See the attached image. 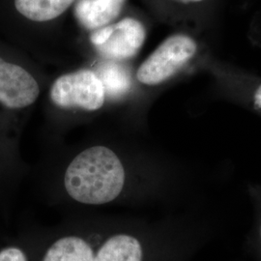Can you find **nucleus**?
<instances>
[{
    "label": "nucleus",
    "mask_w": 261,
    "mask_h": 261,
    "mask_svg": "<svg viewBox=\"0 0 261 261\" xmlns=\"http://www.w3.org/2000/svg\"><path fill=\"white\" fill-rule=\"evenodd\" d=\"M37 232L36 261H181L186 252L185 228L175 221L81 211Z\"/></svg>",
    "instance_id": "nucleus-1"
},
{
    "label": "nucleus",
    "mask_w": 261,
    "mask_h": 261,
    "mask_svg": "<svg viewBox=\"0 0 261 261\" xmlns=\"http://www.w3.org/2000/svg\"><path fill=\"white\" fill-rule=\"evenodd\" d=\"M137 199L121 156L109 146L93 145L80 151L68 163L50 203L90 210L122 207Z\"/></svg>",
    "instance_id": "nucleus-2"
},
{
    "label": "nucleus",
    "mask_w": 261,
    "mask_h": 261,
    "mask_svg": "<svg viewBox=\"0 0 261 261\" xmlns=\"http://www.w3.org/2000/svg\"><path fill=\"white\" fill-rule=\"evenodd\" d=\"M196 41L185 34L166 39L140 66L137 79L140 84L155 86L167 82L196 56Z\"/></svg>",
    "instance_id": "nucleus-3"
},
{
    "label": "nucleus",
    "mask_w": 261,
    "mask_h": 261,
    "mask_svg": "<svg viewBox=\"0 0 261 261\" xmlns=\"http://www.w3.org/2000/svg\"><path fill=\"white\" fill-rule=\"evenodd\" d=\"M51 102L62 109L97 111L105 103L103 85L90 70H79L59 76L50 87Z\"/></svg>",
    "instance_id": "nucleus-4"
},
{
    "label": "nucleus",
    "mask_w": 261,
    "mask_h": 261,
    "mask_svg": "<svg viewBox=\"0 0 261 261\" xmlns=\"http://www.w3.org/2000/svg\"><path fill=\"white\" fill-rule=\"evenodd\" d=\"M145 38L146 30L140 20L126 18L94 30L90 42L105 58L124 60L130 59L140 51Z\"/></svg>",
    "instance_id": "nucleus-5"
},
{
    "label": "nucleus",
    "mask_w": 261,
    "mask_h": 261,
    "mask_svg": "<svg viewBox=\"0 0 261 261\" xmlns=\"http://www.w3.org/2000/svg\"><path fill=\"white\" fill-rule=\"evenodd\" d=\"M40 86L33 75L21 66L0 57V103L9 110H21L34 103Z\"/></svg>",
    "instance_id": "nucleus-6"
},
{
    "label": "nucleus",
    "mask_w": 261,
    "mask_h": 261,
    "mask_svg": "<svg viewBox=\"0 0 261 261\" xmlns=\"http://www.w3.org/2000/svg\"><path fill=\"white\" fill-rule=\"evenodd\" d=\"M126 0H80L75 7L79 22L88 30L109 25L116 19Z\"/></svg>",
    "instance_id": "nucleus-7"
},
{
    "label": "nucleus",
    "mask_w": 261,
    "mask_h": 261,
    "mask_svg": "<svg viewBox=\"0 0 261 261\" xmlns=\"http://www.w3.org/2000/svg\"><path fill=\"white\" fill-rule=\"evenodd\" d=\"M37 227H30L0 245V261H36Z\"/></svg>",
    "instance_id": "nucleus-8"
},
{
    "label": "nucleus",
    "mask_w": 261,
    "mask_h": 261,
    "mask_svg": "<svg viewBox=\"0 0 261 261\" xmlns=\"http://www.w3.org/2000/svg\"><path fill=\"white\" fill-rule=\"evenodd\" d=\"M74 0H15V7L20 15L33 21H48L58 18Z\"/></svg>",
    "instance_id": "nucleus-9"
},
{
    "label": "nucleus",
    "mask_w": 261,
    "mask_h": 261,
    "mask_svg": "<svg viewBox=\"0 0 261 261\" xmlns=\"http://www.w3.org/2000/svg\"><path fill=\"white\" fill-rule=\"evenodd\" d=\"M98 76L103 84L105 93L113 98L121 97L130 88V75L120 65L106 64L101 68Z\"/></svg>",
    "instance_id": "nucleus-10"
},
{
    "label": "nucleus",
    "mask_w": 261,
    "mask_h": 261,
    "mask_svg": "<svg viewBox=\"0 0 261 261\" xmlns=\"http://www.w3.org/2000/svg\"><path fill=\"white\" fill-rule=\"evenodd\" d=\"M254 103L261 111V84L257 87L254 93Z\"/></svg>",
    "instance_id": "nucleus-11"
},
{
    "label": "nucleus",
    "mask_w": 261,
    "mask_h": 261,
    "mask_svg": "<svg viewBox=\"0 0 261 261\" xmlns=\"http://www.w3.org/2000/svg\"><path fill=\"white\" fill-rule=\"evenodd\" d=\"M179 2H183V3H196V2H201L204 0H176Z\"/></svg>",
    "instance_id": "nucleus-12"
},
{
    "label": "nucleus",
    "mask_w": 261,
    "mask_h": 261,
    "mask_svg": "<svg viewBox=\"0 0 261 261\" xmlns=\"http://www.w3.org/2000/svg\"><path fill=\"white\" fill-rule=\"evenodd\" d=\"M260 235H261V228H260Z\"/></svg>",
    "instance_id": "nucleus-13"
}]
</instances>
